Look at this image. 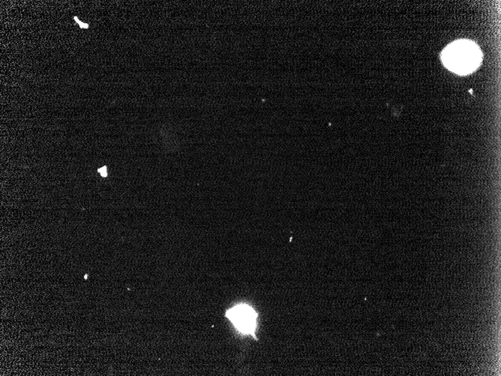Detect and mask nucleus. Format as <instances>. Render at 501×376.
<instances>
[{
    "label": "nucleus",
    "mask_w": 501,
    "mask_h": 376,
    "mask_svg": "<svg viewBox=\"0 0 501 376\" xmlns=\"http://www.w3.org/2000/svg\"><path fill=\"white\" fill-rule=\"evenodd\" d=\"M99 173H100L101 175L103 177H106L108 176V171H107V167L104 166L103 168H99Z\"/></svg>",
    "instance_id": "4"
},
{
    "label": "nucleus",
    "mask_w": 501,
    "mask_h": 376,
    "mask_svg": "<svg viewBox=\"0 0 501 376\" xmlns=\"http://www.w3.org/2000/svg\"><path fill=\"white\" fill-rule=\"evenodd\" d=\"M225 315L240 333L257 338L255 331L257 313L251 306L247 304L237 305L227 311Z\"/></svg>",
    "instance_id": "2"
},
{
    "label": "nucleus",
    "mask_w": 501,
    "mask_h": 376,
    "mask_svg": "<svg viewBox=\"0 0 501 376\" xmlns=\"http://www.w3.org/2000/svg\"><path fill=\"white\" fill-rule=\"evenodd\" d=\"M442 60L449 70L464 75L476 70L482 62V53L479 47L469 40H458L448 45Z\"/></svg>",
    "instance_id": "1"
},
{
    "label": "nucleus",
    "mask_w": 501,
    "mask_h": 376,
    "mask_svg": "<svg viewBox=\"0 0 501 376\" xmlns=\"http://www.w3.org/2000/svg\"><path fill=\"white\" fill-rule=\"evenodd\" d=\"M75 21H76V23H78V24H79L80 27H81V28L82 29L89 28L88 24H85V23L81 22V21H79V19H78V17H75Z\"/></svg>",
    "instance_id": "3"
}]
</instances>
